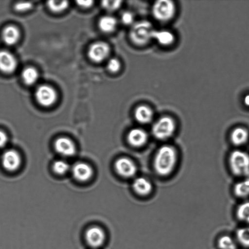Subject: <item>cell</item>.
<instances>
[{
    "mask_svg": "<svg viewBox=\"0 0 249 249\" xmlns=\"http://www.w3.org/2000/svg\"><path fill=\"white\" fill-rule=\"evenodd\" d=\"M235 215L237 220L246 222L249 218V201L242 202L237 206Z\"/></svg>",
    "mask_w": 249,
    "mask_h": 249,
    "instance_id": "obj_25",
    "label": "cell"
},
{
    "mask_svg": "<svg viewBox=\"0 0 249 249\" xmlns=\"http://www.w3.org/2000/svg\"><path fill=\"white\" fill-rule=\"evenodd\" d=\"M153 39H155L159 44L167 46L172 44L174 40V36L170 31L167 30H155Z\"/></svg>",
    "mask_w": 249,
    "mask_h": 249,
    "instance_id": "obj_20",
    "label": "cell"
},
{
    "mask_svg": "<svg viewBox=\"0 0 249 249\" xmlns=\"http://www.w3.org/2000/svg\"><path fill=\"white\" fill-rule=\"evenodd\" d=\"M121 63L116 58H110L107 64V67L108 71L112 73L117 72L121 68Z\"/></svg>",
    "mask_w": 249,
    "mask_h": 249,
    "instance_id": "obj_29",
    "label": "cell"
},
{
    "mask_svg": "<svg viewBox=\"0 0 249 249\" xmlns=\"http://www.w3.org/2000/svg\"><path fill=\"white\" fill-rule=\"evenodd\" d=\"M127 139L131 145L139 147L142 146L147 142L148 135L143 129L141 128H134L128 132Z\"/></svg>",
    "mask_w": 249,
    "mask_h": 249,
    "instance_id": "obj_14",
    "label": "cell"
},
{
    "mask_svg": "<svg viewBox=\"0 0 249 249\" xmlns=\"http://www.w3.org/2000/svg\"><path fill=\"white\" fill-rule=\"evenodd\" d=\"M175 123L169 116H163L158 120L152 127V133L157 139L163 140L170 137L175 130Z\"/></svg>",
    "mask_w": 249,
    "mask_h": 249,
    "instance_id": "obj_4",
    "label": "cell"
},
{
    "mask_svg": "<svg viewBox=\"0 0 249 249\" xmlns=\"http://www.w3.org/2000/svg\"><path fill=\"white\" fill-rule=\"evenodd\" d=\"M21 157L15 150H6L1 156V163L3 168L9 172L17 170L21 164Z\"/></svg>",
    "mask_w": 249,
    "mask_h": 249,
    "instance_id": "obj_10",
    "label": "cell"
},
{
    "mask_svg": "<svg viewBox=\"0 0 249 249\" xmlns=\"http://www.w3.org/2000/svg\"><path fill=\"white\" fill-rule=\"evenodd\" d=\"M249 139V131L242 126H237L233 128L230 135V140L231 144L235 146H240L245 144Z\"/></svg>",
    "mask_w": 249,
    "mask_h": 249,
    "instance_id": "obj_15",
    "label": "cell"
},
{
    "mask_svg": "<svg viewBox=\"0 0 249 249\" xmlns=\"http://www.w3.org/2000/svg\"><path fill=\"white\" fill-rule=\"evenodd\" d=\"M228 164L231 174L237 177H249V154L241 150H234L229 156Z\"/></svg>",
    "mask_w": 249,
    "mask_h": 249,
    "instance_id": "obj_2",
    "label": "cell"
},
{
    "mask_svg": "<svg viewBox=\"0 0 249 249\" xmlns=\"http://www.w3.org/2000/svg\"><path fill=\"white\" fill-rule=\"evenodd\" d=\"M73 177L78 181H86L92 176L93 170L88 164L83 162L75 163L71 168Z\"/></svg>",
    "mask_w": 249,
    "mask_h": 249,
    "instance_id": "obj_13",
    "label": "cell"
},
{
    "mask_svg": "<svg viewBox=\"0 0 249 249\" xmlns=\"http://www.w3.org/2000/svg\"><path fill=\"white\" fill-rule=\"evenodd\" d=\"M236 241L242 247L249 248V227H241L236 231Z\"/></svg>",
    "mask_w": 249,
    "mask_h": 249,
    "instance_id": "obj_24",
    "label": "cell"
},
{
    "mask_svg": "<svg viewBox=\"0 0 249 249\" xmlns=\"http://www.w3.org/2000/svg\"><path fill=\"white\" fill-rule=\"evenodd\" d=\"M33 6V3L29 1H20L14 5L15 9L18 12H25L30 10Z\"/></svg>",
    "mask_w": 249,
    "mask_h": 249,
    "instance_id": "obj_31",
    "label": "cell"
},
{
    "mask_svg": "<svg viewBox=\"0 0 249 249\" xmlns=\"http://www.w3.org/2000/svg\"><path fill=\"white\" fill-rule=\"evenodd\" d=\"M110 47L107 43L104 41H97L92 44L88 50V56L96 63L105 60L109 55Z\"/></svg>",
    "mask_w": 249,
    "mask_h": 249,
    "instance_id": "obj_7",
    "label": "cell"
},
{
    "mask_svg": "<svg viewBox=\"0 0 249 249\" xmlns=\"http://www.w3.org/2000/svg\"><path fill=\"white\" fill-rule=\"evenodd\" d=\"M19 36V31L13 25L6 26L2 31V39L4 43L8 45L16 44L18 41Z\"/></svg>",
    "mask_w": 249,
    "mask_h": 249,
    "instance_id": "obj_17",
    "label": "cell"
},
{
    "mask_svg": "<svg viewBox=\"0 0 249 249\" xmlns=\"http://www.w3.org/2000/svg\"><path fill=\"white\" fill-rule=\"evenodd\" d=\"M53 171L59 175L66 173L70 169V165L64 160H59L53 162L52 165Z\"/></svg>",
    "mask_w": 249,
    "mask_h": 249,
    "instance_id": "obj_27",
    "label": "cell"
},
{
    "mask_svg": "<svg viewBox=\"0 0 249 249\" xmlns=\"http://www.w3.org/2000/svg\"><path fill=\"white\" fill-rule=\"evenodd\" d=\"M132 187L135 192L141 196L147 195L152 190L151 183L142 177L136 178L132 183Z\"/></svg>",
    "mask_w": 249,
    "mask_h": 249,
    "instance_id": "obj_18",
    "label": "cell"
},
{
    "mask_svg": "<svg viewBox=\"0 0 249 249\" xmlns=\"http://www.w3.org/2000/svg\"><path fill=\"white\" fill-rule=\"evenodd\" d=\"M122 0H103L101 2V5L104 9L108 12H114L118 10L121 6Z\"/></svg>",
    "mask_w": 249,
    "mask_h": 249,
    "instance_id": "obj_28",
    "label": "cell"
},
{
    "mask_svg": "<svg viewBox=\"0 0 249 249\" xmlns=\"http://www.w3.org/2000/svg\"><path fill=\"white\" fill-rule=\"evenodd\" d=\"M235 196L240 198L249 196V178L235 183L233 188Z\"/></svg>",
    "mask_w": 249,
    "mask_h": 249,
    "instance_id": "obj_21",
    "label": "cell"
},
{
    "mask_svg": "<svg viewBox=\"0 0 249 249\" xmlns=\"http://www.w3.org/2000/svg\"><path fill=\"white\" fill-rule=\"evenodd\" d=\"M49 9L54 13H60L66 10L69 5L67 0H50L47 4Z\"/></svg>",
    "mask_w": 249,
    "mask_h": 249,
    "instance_id": "obj_26",
    "label": "cell"
},
{
    "mask_svg": "<svg viewBox=\"0 0 249 249\" xmlns=\"http://www.w3.org/2000/svg\"><path fill=\"white\" fill-rule=\"evenodd\" d=\"M134 116L136 120L141 124L150 123L153 117L152 110L148 106L141 105L137 107L134 111Z\"/></svg>",
    "mask_w": 249,
    "mask_h": 249,
    "instance_id": "obj_16",
    "label": "cell"
},
{
    "mask_svg": "<svg viewBox=\"0 0 249 249\" xmlns=\"http://www.w3.org/2000/svg\"><path fill=\"white\" fill-rule=\"evenodd\" d=\"M245 103L247 106H249V95H248L245 97Z\"/></svg>",
    "mask_w": 249,
    "mask_h": 249,
    "instance_id": "obj_34",
    "label": "cell"
},
{
    "mask_svg": "<svg viewBox=\"0 0 249 249\" xmlns=\"http://www.w3.org/2000/svg\"><path fill=\"white\" fill-rule=\"evenodd\" d=\"M85 236L88 244L93 248L101 247L106 239L104 230L97 226L89 228L86 231Z\"/></svg>",
    "mask_w": 249,
    "mask_h": 249,
    "instance_id": "obj_8",
    "label": "cell"
},
{
    "mask_svg": "<svg viewBox=\"0 0 249 249\" xmlns=\"http://www.w3.org/2000/svg\"><path fill=\"white\" fill-rule=\"evenodd\" d=\"M134 15L130 11H124L121 15V20L124 25H132L134 23Z\"/></svg>",
    "mask_w": 249,
    "mask_h": 249,
    "instance_id": "obj_30",
    "label": "cell"
},
{
    "mask_svg": "<svg viewBox=\"0 0 249 249\" xmlns=\"http://www.w3.org/2000/svg\"><path fill=\"white\" fill-rule=\"evenodd\" d=\"M117 19L112 15H105L102 17L98 21L100 29L105 33H111L117 26Z\"/></svg>",
    "mask_w": 249,
    "mask_h": 249,
    "instance_id": "obj_19",
    "label": "cell"
},
{
    "mask_svg": "<svg viewBox=\"0 0 249 249\" xmlns=\"http://www.w3.org/2000/svg\"><path fill=\"white\" fill-rule=\"evenodd\" d=\"M76 2L82 7L89 8L92 5L93 1L92 0H78Z\"/></svg>",
    "mask_w": 249,
    "mask_h": 249,
    "instance_id": "obj_33",
    "label": "cell"
},
{
    "mask_svg": "<svg viewBox=\"0 0 249 249\" xmlns=\"http://www.w3.org/2000/svg\"><path fill=\"white\" fill-rule=\"evenodd\" d=\"M35 98L37 103L41 106L48 107L55 102L57 94L51 86L42 85L36 89Z\"/></svg>",
    "mask_w": 249,
    "mask_h": 249,
    "instance_id": "obj_6",
    "label": "cell"
},
{
    "mask_svg": "<svg viewBox=\"0 0 249 249\" xmlns=\"http://www.w3.org/2000/svg\"><path fill=\"white\" fill-rule=\"evenodd\" d=\"M21 77L25 84L32 85L37 80L38 74L35 68L28 67L22 71Z\"/></svg>",
    "mask_w": 249,
    "mask_h": 249,
    "instance_id": "obj_23",
    "label": "cell"
},
{
    "mask_svg": "<svg viewBox=\"0 0 249 249\" xmlns=\"http://www.w3.org/2000/svg\"><path fill=\"white\" fill-rule=\"evenodd\" d=\"M175 11V4L169 0H157L153 4L152 8L154 18L161 22L167 21L172 18Z\"/></svg>",
    "mask_w": 249,
    "mask_h": 249,
    "instance_id": "obj_5",
    "label": "cell"
},
{
    "mask_svg": "<svg viewBox=\"0 0 249 249\" xmlns=\"http://www.w3.org/2000/svg\"><path fill=\"white\" fill-rule=\"evenodd\" d=\"M216 246L218 249H237L236 240L227 234L222 235L218 238Z\"/></svg>",
    "mask_w": 249,
    "mask_h": 249,
    "instance_id": "obj_22",
    "label": "cell"
},
{
    "mask_svg": "<svg viewBox=\"0 0 249 249\" xmlns=\"http://www.w3.org/2000/svg\"><path fill=\"white\" fill-rule=\"evenodd\" d=\"M177 161V154L175 148L170 145H163L155 154L153 162L155 171L160 176H167L174 169Z\"/></svg>",
    "mask_w": 249,
    "mask_h": 249,
    "instance_id": "obj_1",
    "label": "cell"
},
{
    "mask_svg": "<svg viewBox=\"0 0 249 249\" xmlns=\"http://www.w3.org/2000/svg\"><path fill=\"white\" fill-rule=\"evenodd\" d=\"M17 67V60L10 52L2 50L0 51V71L9 74L13 72Z\"/></svg>",
    "mask_w": 249,
    "mask_h": 249,
    "instance_id": "obj_12",
    "label": "cell"
},
{
    "mask_svg": "<svg viewBox=\"0 0 249 249\" xmlns=\"http://www.w3.org/2000/svg\"><path fill=\"white\" fill-rule=\"evenodd\" d=\"M155 29L152 24L147 20H140L134 22L131 27L129 36L135 44L142 46L146 44L153 39Z\"/></svg>",
    "mask_w": 249,
    "mask_h": 249,
    "instance_id": "obj_3",
    "label": "cell"
},
{
    "mask_svg": "<svg viewBox=\"0 0 249 249\" xmlns=\"http://www.w3.org/2000/svg\"><path fill=\"white\" fill-rule=\"evenodd\" d=\"M114 168L116 173L120 176L128 178L135 175L137 167L130 159L122 157L118 159L114 163Z\"/></svg>",
    "mask_w": 249,
    "mask_h": 249,
    "instance_id": "obj_9",
    "label": "cell"
},
{
    "mask_svg": "<svg viewBox=\"0 0 249 249\" xmlns=\"http://www.w3.org/2000/svg\"><path fill=\"white\" fill-rule=\"evenodd\" d=\"M53 145L55 151L61 156L71 157L75 153L76 147L74 143L67 137L58 138L54 141Z\"/></svg>",
    "mask_w": 249,
    "mask_h": 249,
    "instance_id": "obj_11",
    "label": "cell"
},
{
    "mask_svg": "<svg viewBox=\"0 0 249 249\" xmlns=\"http://www.w3.org/2000/svg\"><path fill=\"white\" fill-rule=\"evenodd\" d=\"M8 142V137L6 134L0 129V148L4 147Z\"/></svg>",
    "mask_w": 249,
    "mask_h": 249,
    "instance_id": "obj_32",
    "label": "cell"
}]
</instances>
